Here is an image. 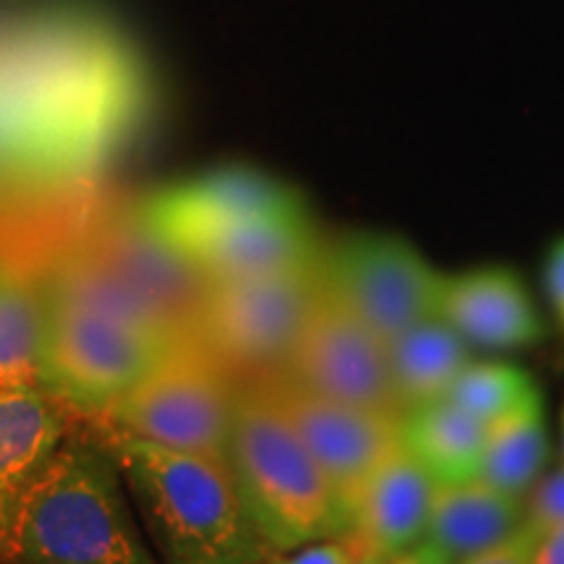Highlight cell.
Wrapping results in <instances>:
<instances>
[{"label": "cell", "mask_w": 564, "mask_h": 564, "mask_svg": "<svg viewBox=\"0 0 564 564\" xmlns=\"http://www.w3.org/2000/svg\"><path fill=\"white\" fill-rule=\"evenodd\" d=\"M76 243L137 295L175 340H194L209 282L186 251L147 223L139 207L110 212Z\"/></svg>", "instance_id": "obj_8"}, {"label": "cell", "mask_w": 564, "mask_h": 564, "mask_svg": "<svg viewBox=\"0 0 564 564\" xmlns=\"http://www.w3.org/2000/svg\"><path fill=\"white\" fill-rule=\"evenodd\" d=\"M523 531L520 497L494 489L481 478L436 486L423 544L449 564L476 556Z\"/></svg>", "instance_id": "obj_16"}, {"label": "cell", "mask_w": 564, "mask_h": 564, "mask_svg": "<svg viewBox=\"0 0 564 564\" xmlns=\"http://www.w3.org/2000/svg\"><path fill=\"white\" fill-rule=\"evenodd\" d=\"M486 434V423L447 398L405 408L400 415V444L440 486L478 478Z\"/></svg>", "instance_id": "obj_17"}, {"label": "cell", "mask_w": 564, "mask_h": 564, "mask_svg": "<svg viewBox=\"0 0 564 564\" xmlns=\"http://www.w3.org/2000/svg\"><path fill=\"white\" fill-rule=\"evenodd\" d=\"M42 301L40 390L87 419L102 415L175 348L61 295L42 291Z\"/></svg>", "instance_id": "obj_4"}, {"label": "cell", "mask_w": 564, "mask_h": 564, "mask_svg": "<svg viewBox=\"0 0 564 564\" xmlns=\"http://www.w3.org/2000/svg\"><path fill=\"white\" fill-rule=\"evenodd\" d=\"M262 564H361L345 539H324L314 544L270 554Z\"/></svg>", "instance_id": "obj_23"}, {"label": "cell", "mask_w": 564, "mask_h": 564, "mask_svg": "<svg viewBox=\"0 0 564 564\" xmlns=\"http://www.w3.org/2000/svg\"><path fill=\"white\" fill-rule=\"evenodd\" d=\"M225 463L272 554L348 533V502L322 474L262 379L238 384Z\"/></svg>", "instance_id": "obj_3"}, {"label": "cell", "mask_w": 564, "mask_h": 564, "mask_svg": "<svg viewBox=\"0 0 564 564\" xmlns=\"http://www.w3.org/2000/svg\"><path fill=\"white\" fill-rule=\"evenodd\" d=\"M9 564H162L95 429L70 426L21 514Z\"/></svg>", "instance_id": "obj_2"}, {"label": "cell", "mask_w": 564, "mask_h": 564, "mask_svg": "<svg viewBox=\"0 0 564 564\" xmlns=\"http://www.w3.org/2000/svg\"><path fill=\"white\" fill-rule=\"evenodd\" d=\"M45 301L34 272L0 259V387H40Z\"/></svg>", "instance_id": "obj_19"}, {"label": "cell", "mask_w": 564, "mask_h": 564, "mask_svg": "<svg viewBox=\"0 0 564 564\" xmlns=\"http://www.w3.org/2000/svg\"><path fill=\"white\" fill-rule=\"evenodd\" d=\"M556 314H560V319H562V324H564V312H556Z\"/></svg>", "instance_id": "obj_28"}, {"label": "cell", "mask_w": 564, "mask_h": 564, "mask_svg": "<svg viewBox=\"0 0 564 564\" xmlns=\"http://www.w3.org/2000/svg\"><path fill=\"white\" fill-rule=\"evenodd\" d=\"M282 371L337 403L398 419L403 415L384 340L356 319L327 288Z\"/></svg>", "instance_id": "obj_9"}, {"label": "cell", "mask_w": 564, "mask_h": 564, "mask_svg": "<svg viewBox=\"0 0 564 564\" xmlns=\"http://www.w3.org/2000/svg\"><path fill=\"white\" fill-rule=\"evenodd\" d=\"M259 379L306 444L322 474L350 507L373 468L400 444L398 415L337 403L295 382L285 371Z\"/></svg>", "instance_id": "obj_10"}, {"label": "cell", "mask_w": 564, "mask_h": 564, "mask_svg": "<svg viewBox=\"0 0 564 564\" xmlns=\"http://www.w3.org/2000/svg\"><path fill=\"white\" fill-rule=\"evenodd\" d=\"M68 432V408L45 390L0 387V564H9L21 514Z\"/></svg>", "instance_id": "obj_12"}, {"label": "cell", "mask_w": 564, "mask_h": 564, "mask_svg": "<svg viewBox=\"0 0 564 564\" xmlns=\"http://www.w3.org/2000/svg\"><path fill=\"white\" fill-rule=\"evenodd\" d=\"M121 470L162 564H262L272 552L238 497L228 463L91 423Z\"/></svg>", "instance_id": "obj_1"}, {"label": "cell", "mask_w": 564, "mask_h": 564, "mask_svg": "<svg viewBox=\"0 0 564 564\" xmlns=\"http://www.w3.org/2000/svg\"><path fill=\"white\" fill-rule=\"evenodd\" d=\"M324 288L387 343L436 314L442 274L405 238L356 232L322 251Z\"/></svg>", "instance_id": "obj_7"}, {"label": "cell", "mask_w": 564, "mask_h": 564, "mask_svg": "<svg viewBox=\"0 0 564 564\" xmlns=\"http://www.w3.org/2000/svg\"><path fill=\"white\" fill-rule=\"evenodd\" d=\"M238 384L209 350L186 340L91 421L178 453L225 457Z\"/></svg>", "instance_id": "obj_5"}, {"label": "cell", "mask_w": 564, "mask_h": 564, "mask_svg": "<svg viewBox=\"0 0 564 564\" xmlns=\"http://www.w3.org/2000/svg\"><path fill=\"white\" fill-rule=\"evenodd\" d=\"M436 316L484 348H525L544 335L531 295L518 274L505 267L442 278Z\"/></svg>", "instance_id": "obj_15"}, {"label": "cell", "mask_w": 564, "mask_h": 564, "mask_svg": "<svg viewBox=\"0 0 564 564\" xmlns=\"http://www.w3.org/2000/svg\"><path fill=\"white\" fill-rule=\"evenodd\" d=\"M384 345L392 384L403 411L444 398L457 373L470 364L465 337L436 314L411 324Z\"/></svg>", "instance_id": "obj_18"}, {"label": "cell", "mask_w": 564, "mask_h": 564, "mask_svg": "<svg viewBox=\"0 0 564 564\" xmlns=\"http://www.w3.org/2000/svg\"><path fill=\"white\" fill-rule=\"evenodd\" d=\"M564 525V468L544 478L523 505V528L535 539Z\"/></svg>", "instance_id": "obj_22"}, {"label": "cell", "mask_w": 564, "mask_h": 564, "mask_svg": "<svg viewBox=\"0 0 564 564\" xmlns=\"http://www.w3.org/2000/svg\"><path fill=\"white\" fill-rule=\"evenodd\" d=\"M549 453L544 405L533 400L491 423L478 478L494 489L520 497L531 489Z\"/></svg>", "instance_id": "obj_20"}, {"label": "cell", "mask_w": 564, "mask_h": 564, "mask_svg": "<svg viewBox=\"0 0 564 564\" xmlns=\"http://www.w3.org/2000/svg\"><path fill=\"white\" fill-rule=\"evenodd\" d=\"M322 293V259L303 270L215 282L204 299L194 340L238 382L270 377L291 361Z\"/></svg>", "instance_id": "obj_6"}, {"label": "cell", "mask_w": 564, "mask_h": 564, "mask_svg": "<svg viewBox=\"0 0 564 564\" xmlns=\"http://www.w3.org/2000/svg\"><path fill=\"white\" fill-rule=\"evenodd\" d=\"M535 544L539 539L525 531L514 533L512 539L502 541V544L486 549V552L468 556V560L457 564H535Z\"/></svg>", "instance_id": "obj_24"}, {"label": "cell", "mask_w": 564, "mask_h": 564, "mask_svg": "<svg viewBox=\"0 0 564 564\" xmlns=\"http://www.w3.org/2000/svg\"><path fill=\"white\" fill-rule=\"evenodd\" d=\"M546 288H549V295H552L554 308L556 312H562V306H564V238L554 246L552 253H549Z\"/></svg>", "instance_id": "obj_25"}, {"label": "cell", "mask_w": 564, "mask_h": 564, "mask_svg": "<svg viewBox=\"0 0 564 564\" xmlns=\"http://www.w3.org/2000/svg\"><path fill=\"white\" fill-rule=\"evenodd\" d=\"M535 564H564V525L541 535L535 544Z\"/></svg>", "instance_id": "obj_26"}, {"label": "cell", "mask_w": 564, "mask_h": 564, "mask_svg": "<svg viewBox=\"0 0 564 564\" xmlns=\"http://www.w3.org/2000/svg\"><path fill=\"white\" fill-rule=\"evenodd\" d=\"M384 564H449V562L444 560L440 552H434L432 546L423 544L421 541V544H415L413 549H408V552L398 554L394 560L384 562Z\"/></svg>", "instance_id": "obj_27"}, {"label": "cell", "mask_w": 564, "mask_h": 564, "mask_svg": "<svg viewBox=\"0 0 564 564\" xmlns=\"http://www.w3.org/2000/svg\"><path fill=\"white\" fill-rule=\"evenodd\" d=\"M324 241L306 209L259 217L204 238L186 253L209 285L319 264Z\"/></svg>", "instance_id": "obj_14"}, {"label": "cell", "mask_w": 564, "mask_h": 564, "mask_svg": "<svg viewBox=\"0 0 564 564\" xmlns=\"http://www.w3.org/2000/svg\"><path fill=\"white\" fill-rule=\"evenodd\" d=\"M444 398L486 426L497 423L533 400H541L525 371L505 364H468L457 373Z\"/></svg>", "instance_id": "obj_21"}, {"label": "cell", "mask_w": 564, "mask_h": 564, "mask_svg": "<svg viewBox=\"0 0 564 564\" xmlns=\"http://www.w3.org/2000/svg\"><path fill=\"white\" fill-rule=\"evenodd\" d=\"M147 223L181 251L232 225L303 207L291 186L253 167H223L162 188L139 204Z\"/></svg>", "instance_id": "obj_11"}, {"label": "cell", "mask_w": 564, "mask_h": 564, "mask_svg": "<svg viewBox=\"0 0 564 564\" xmlns=\"http://www.w3.org/2000/svg\"><path fill=\"white\" fill-rule=\"evenodd\" d=\"M436 486L426 468L398 444L350 502V528L343 539L358 562L384 564L421 544Z\"/></svg>", "instance_id": "obj_13"}]
</instances>
